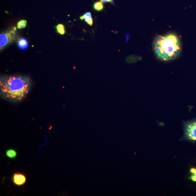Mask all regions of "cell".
Returning a JSON list of instances; mask_svg holds the SVG:
<instances>
[{
  "mask_svg": "<svg viewBox=\"0 0 196 196\" xmlns=\"http://www.w3.org/2000/svg\"><path fill=\"white\" fill-rule=\"evenodd\" d=\"M57 32L60 34L63 35L65 32V27L63 24H59L56 27Z\"/></svg>",
  "mask_w": 196,
  "mask_h": 196,
  "instance_id": "obj_10",
  "label": "cell"
},
{
  "mask_svg": "<svg viewBox=\"0 0 196 196\" xmlns=\"http://www.w3.org/2000/svg\"><path fill=\"white\" fill-rule=\"evenodd\" d=\"M32 85V80L29 76L2 75L0 77L1 98L11 102L20 103L27 96Z\"/></svg>",
  "mask_w": 196,
  "mask_h": 196,
  "instance_id": "obj_1",
  "label": "cell"
},
{
  "mask_svg": "<svg viewBox=\"0 0 196 196\" xmlns=\"http://www.w3.org/2000/svg\"><path fill=\"white\" fill-rule=\"evenodd\" d=\"M17 28L12 27L10 30L1 34L0 35V48L4 49L7 45L15 40Z\"/></svg>",
  "mask_w": 196,
  "mask_h": 196,
  "instance_id": "obj_4",
  "label": "cell"
},
{
  "mask_svg": "<svg viewBox=\"0 0 196 196\" xmlns=\"http://www.w3.org/2000/svg\"><path fill=\"white\" fill-rule=\"evenodd\" d=\"M80 18L81 20L84 19L85 22L90 26H92L93 24V20L90 12H86L83 15L80 17Z\"/></svg>",
  "mask_w": 196,
  "mask_h": 196,
  "instance_id": "obj_6",
  "label": "cell"
},
{
  "mask_svg": "<svg viewBox=\"0 0 196 196\" xmlns=\"http://www.w3.org/2000/svg\"><path fill=\"white\" fill-rule=\"evenodd\" d=\"M101 1L103 3H110L114 4L113 0H101Z\"/></svg>",
  "mask_w": 196,
  "mask_h": 196,
  "instance_id": "obj_12",
  "label": "cell"
},
{
  "mask_svg": "<svg viewBox=\"0 0 196 196\" xmlns=\"http://www.w3.org/2000/svg\"><path fill=\"white\" fill-rule=\"evenodd\" d=\"M190 179L192 181L195 182H196V176L195 175L192 174L190 177Z\"/></svg>",
  "mask_w": 196,
  "mask_h": 196,
  "instance_id": "obj_14",
  "label": "cell"
},
{
  "mask_svg": "<svg viewBox=\"0 0 196 196\" xmlns=\"http://www.w3.org/2000/svg\"><path fill=\"white\" fill-rule=\"evenodd\" d=\"M153 48L157 58L164 62L176 59L182 50L179 37L173 33L157 35L154 40Z\"/></svg>",
  "mask_w": 196,
  "mask_h": 196,
  "instance_id": "obj_2",
  "label": "cell"
},
{
  "mask_svg": "<svg viewBox=\"0 0 196 196\" xmlns=\"http://www.w3.org/2000/svg\"><path fill=\"white\" fill-rule=\"evenodd\" d=\"M185 137L191 141H196V119L185 124Z\"/></svg>",
  "mask_w": 196,
  "mask_h": 196,
  "instance_id": "obj_3",
  "label": "cell"
},
{
  "mask_svg": "<svg viewBox=\"0 0 196 196\" xmlns=\"http://www.w3.org/2000/svg\"><path fill=\"white\" fill-rule=\"evenodd\" d=\"M129 34H126V37H125V38H126V42H128L129 39Z\"/></svg>",
  "mask_w": 196,
  "mask_h": 196,
  "instance_id": "obj_15",
  "label": "cell"
},
{
  "mask_svg": "<svg viewBox=\"0 0 196 196\" xmlns=\"http://www.w3.org/2000/svg\"><path fill=\"white\" fill-rule=\"evenodd\" d=\"M18 45L20 49L25 50L29 46V43L26 39L21 38L18 41Z\"/></svg>",
  "mask_w": 196,
  "mask_h": 196,
  "instance_id": "obj_8",
  "label": "cell"
},
{
  "mask_svg": "<svg viewBox=\"0 0 196 196\" xmlns=\"http://www.w3.org/2000/svg\"><path fill=\"white\" fill-rule=\"evenodd\" d=\"M27 21L26 20H22L19 22L17 24V27L19 29H22L26 27Z\"/></svg>",
  "mask_w": 196,
  "mask_h": 196,
  "instance_id": "obj_11",
  "label": "cell"
},
{
  "mask_svg": "<svg viewBox=\"0 0 196 196\" xmlns=\"http://www.w3.org/2000/svg\"><path fill=\"white\" fill-rule=\"evenodd\" d=\"M101 1H96L94 3L93 7L94 10L97 12H100L103 10L104 6Z\"/></svg>",
  "mask_w": 196,
  "mask_h": 196,
  "instance_id": "obj_9",
  "label": "cell"
},
{
  "mask_svg": "<svg viewBox=\"0 0 196 196\" xmlns=\"http://www.w3.org/2000/svg\"><path fill=\"white\" fill-rule=\"evenodd\" d=\"M18 152L15 149L10 148L6 150L5 155L6 157L10 159H15L18 156Z\"/></svg>",
  "mask_w": 196,
  "mask_h": 196,
  "instance_id": "obj_7",
  "label": "cell"
},
{
  "mask_svg": "<svg viewBox=\"0 0 196 196\" xmlns=\"http://www.w3.org/2000/svg\"></svg>",
  "mask_w": 196,
  "mask_h": 196,
  "instance_id": "obj_16",
  "label": "cell"
},
{
  "mask_svg": "<svg viewBox=\"0 0 196 196\" xmlns=\"http://www.w3.org/2000/svg\"><path fill=\"white\" fill-rule=\"evenodd\" d=\"M11 179L13 184L18 186L24 185L27 181L26 175L22 172H14L12 174Z\"/></svg>",
  "mask_w": 196,
  "mask_h": 196,
  "instance_id": "obj_5",
  "label": "cell"
},
{
  "mask_svg": "<svg viewBox=\"0 0 196 196\" xmlns=\"http://www.w3.org/2000/svg\"><path fill=\"white\" fill-rule=\"evenodd\" d=\"M190 172L193 175H196V169L195 168H192L190 169Z\"/></svg>",
  "mask_w": 196,
  "mask_h": 196,
  "instance_id": "obj_13",
  "label": "cell"
}]
</instances>
